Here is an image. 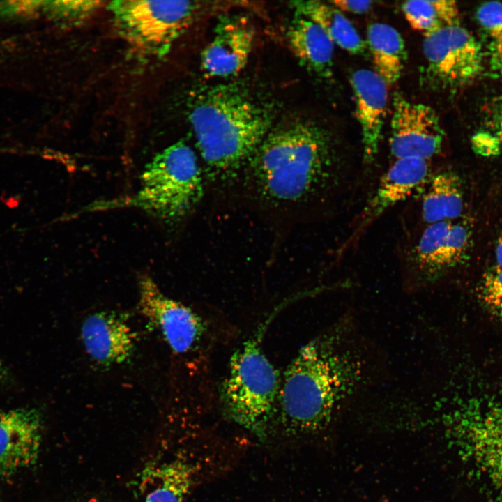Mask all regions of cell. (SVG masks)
<instances>
[{"mask_svg": "<svg viewBox=\"0 0 502 502\" xmlns=\"http://www.w3.org/2000/svg\"><path fill=\"white\" fill-rule=\"evenodd\" d=\"M356 175L322 129L296 119L270 130L240 178L265 212L302 215L335 212L351 192Z\"/></svg>", "mask_w": 502, "mask_h": 502, "instance_id": "6da1fadb", "label": "cell"}, {"mask_svg": "<svg viewBox=\"0 0 502 502\" xmlns=\"http://www.w3.org/2000/svg\"><path fill=\"white\" fill-rule=\"evenodd\" d=\"M370 356L349 318L303 346L281 376L273 420L282 432L296 437L326 429L368 383Z\"/></svg>", "mask_w": 502, "mask_h": 502, "instance_id": "7a4b0ae2", "label": "cell"}, {"mask_svg": "<svg viewBox=\"0 0 502 502\" xmlns=\"http://www.w3.org/2000/svg\"><path fill=\"white\" fill-rule=\"evenodd\" d=\"M190 121L211 181L240 179L248 161L271 129L268 111L240 90L213 86L193 101Z\"/></svg>", "mask_w": 502, "mask_h": 502, "instance_id": "3957f363", "label": "cell"}, {"mask_svg": "<svg viewBox=\"0 0 502 502\" xmlns=\"http://www.w3.org/2000/svg\"><path fill=\"white\" fill-rule=\"evenodd\" d=\"M281 376L257 338L243 342L231 356L220 386L227 416L257 437L264 438L275 415Z\"/></svg>", "mask_w": 502, "mask_h": 502, "instance_id": "277c9868", "label": "cell"}, {"mask_svg": "<svg viewBox=\"0 0 502 502\" xmlns=\"http://www.w3.org/2000/svg\"><path fill=\"white\" fill-rule=\"evenodd\" d=\"M204 176L193 149L183 141L177 142L146 165L140 189L126 201L164 222L175 223L201 201Z\"/></svg>", "mask_w": 502, "mask_h": 502, "instance_id": "5b68a950", "label": "cell"}, {"mask_svg": "<svg viewBox=\"0 0 502 502\" xmlns=\"http://www.w3.org/2000/svg\"><path fill=\"white\" fill-rule=\"evenodd\" d=\"M443 420L462 459L502 497V401L465 400Z\"/></svg>", "mask_w": 502, "mask_h": 502, "instance_id": "8992f818", "label": "cell"}, {"mask_svg": "<svg viewBox=\"0 0 502 502\" xmlns=\"http://www.w3.org/2000/svg\"><path fill=\"white\" fill-rule=\"evenodd\" d=\"M199 7L189 1L118 0L109 5L123 36L158 55L165 54L188 27Z\"/></svg>", "mask_w": 502, "mask_h": 502, "instance_id": "52a82bcc", "label": "cell"}, {"mask_svg": "<svg viewBox=\"0 0 502 502\" xmlns=\"http://www.w3.org/2000/svg\"><path fill=\"white\" fill-rule=\"evenodd\" d=\"M472 234L471 223L466 219L425 225L406 255L410 285L429 288L464 264L469 259Z\"/></svg>", "mask_w": 502, "mask_h": 502, "instance_id": "ba28073f", "label": "cell"}, {"mask_svg": "<svg viewBox=\"0 0 502 502\" xmlns=\"http://www.w3.org/2000/svg\"><path fill=\"white\" fill-rule=\"evenodd\" d=\"M425 81L435 87L455 89L473 82L483 70L479 41L460 25L440 28L425 36Z\"/></svg>", "mask_w": 502, "mask_h": 502, "instance_id": "9c48e42d", "label": "cell"}, {"mask_svg": "<svg viewBox=\"0 0 502 502\" xmlns=\"http://www.w3.org/2000/svg\"><path fill=\"white\" fill-rule=\"evenodd\" d=\"M138 286L139 312L158 329L169 347L178 354L195 349L207 333L203 319L165 295L151 277L142 275Z\"/></svg>", "mask_w": 502, "mask_h": 502, "instance_id": "30bf717a", "label": "cell"}, {"mask_svg": "<svg viewBox=\"0 0 502 502\" xmlns=\"http://www.w3.org/2000/svg\"><path fill=\"white\" fill-rule=\"evenodd\" d=\"M389 146L395 160L418 158L429 161L442 149L443 131L435 112L412 102L400 93L393 100Z\"/></svg>", "mask_w": 502, "mask_h": 502, "instance_id": "8fae6325", "label": "cell"}, {"mask_svg": "<svg viewBox=\"0 0 502 502\" xmlns=\"http://www.w3.org/2000/svg\"><path fill=\"white\" fill-rule=\"evenodd\" d=\"M432 174L428 160H395L359 213L351 235L340 248V254L356 243L367 229L383 214L425 185Z\"/></svg>", "mask_w": 502, "mask_h": 502, "instance_id": "7c38bea8", "label": "cell"}, {"mask_svg": "<svg viewBox=\"0 0 502 502\" xmlns=\"http://www.w3.org/2000/svg\"><path fill=\"white\" fill-rule=\"evenodd\" d=\"M255 31L249 20L241 15L222 17L212 40L201 52L203 71L211 77L238 75L245 67L252 50Z\"/></svg>", "mask_w": 502, "mask_h": 502, "instance_id": "4fadbf2b", "label": "cell"}, {"mask_svg": "<svg viewBox=\"0 0 502 502\" xmlns=\"http://www.w3.org/2000/svg\"><path fill=\"white\" fill-rule=\"evenodd\" d=\"M42 432V418L36 409L0 412V476H11L35 464Z\"/></svg>", "mask_w": 502, "mask_h": 502, "instance_id": "5bb4252c", "label": "cell"}, {"mask_svg": "<svg viewBox=\"0 0 502 502\" xmlns=\"http://www.w3.org/2000/svg\"><path fill=\"white\" fill-rule=\"evenodd\" d=\"M363 146V159L371 165L377 156L386 116V83L375 72L360 69L351 76Z\"/></svg>", "mask_w": 502, "mask_h": 502, "instance_id": "9a60e30c", "label": "cell"}, {"mask_svg": "<svg viewBox=\"0 0 502 502\" xmlns=\"http://www.w3.org/2000/svg\"><path fill=\"white\" fill-rule=\"evenodd\" d=\"M80 335L88 356L100 365L125 363L133 354L134 333L114 312L101 311L87 316L82 324Z\"/></svg>", "mask_w": 502, "mask_h": 502, "instance_id": "2e32d148", "label": "cell"}, {"mask_svg": "<svg viewBox=\"0 0 502 502\" xmlns=\"http://www.w3.org/2000/svg\"><path fill=\"white\" fill-rule=\"evenodd\" d=\"M195 474V467L181 459L149 466L140 478L139 502H185Z\"/></svg>", "mask_w": 502, "mask_h": 502, "instance_id": "e0dca14e", "label": "cell"}, {"mask_svg": "<svg viewBox=\"0 0 502 502\" xmlns=\"http://www.w3.org/2000/svg\"><path fill=\"white\" fill-rule=\"evenodd\" d=\"M286 38L303 66L320 76L330 75L335 44L319 25L296 13L287 29Z\"/></svg>", "mask_w": 502, "mask_h": 502, "instance_id": "ac0fdd59", "label": "cell"}, {"mask_svg": "<svg viewBox=\"0 0 502 502\" xmlns=\"http://www.w3.org/2000/svg\"><path fill=\"white\" fill-rule=\"evenodd\" d=\"M420 204L425 225L454 221L462 216L464 191L459 176L452 171L433 174L426 183Z\"/></svg>", "mask_w": 502, "mask_h": 502, "instance_id": "d6986e66", "label": "cell"}, {"mask_svg": "<svg viewBox=\"0 0 502 502\" xmlns=\"http://www.w3.org/2000/svg\"><path fill=\"white\" fill-rule=\"evenodd\" d=\"M296 14L319 25L334 44L353 54L365 50V44L352 23L332 4L320 1L292 2Z\"/></svg>", "mask_w": 502, "mask_h": 502, "instance_id": "ffe728a7", "label": "cell"}, {"mask_svg": "<svg viewBox=\"0 0 502 502\" xmlns=\"http://www.w3.org/2000/svg\"><path fill=\"white\" fill-rule=\"evenodd\" d=\"M367 42L374 71L386 84L397 82L406 61L404 42L400 33L388 24L373 23L367 28Z\"/></svg>", "mask_w": 502, "mask_h": 502, "instance_id": "44dd1931", "label": "cell"}, {"mask_svg": "<svg viewBox=\"0 0 502 502\" xmlns=\"http://www.w3.org/2000/svg\"><path fill=\"white\" fill-rule=\"evenodd\" d=\"M411 26L427 36L441 27L459 24L455 1L448 0L409 1L402 5Z\"/></svg>", "mask_w": 502, "mask_h": 502, "instance_id": "7402d4cb", "label": "cell"}, {"mask_svg": "<svg viewBox=\"0 0 502 502\" xmlns=\"http://www.w3.org/2000/svg\"><path fill=\"white\" fill-rule=\"evenodd\" d=\"M477 296L483 307L502 321V268L496 265L486 271L478 285Z\"/></svg>", "mask_w": 502, "mask_h": 502, "instance_id": "603a6c76", "label": "cell"}, {"mask_svg": "<svg viewBox=\"0 0 502 502\" xmlns=\"http://www.w3.org/2000/svg\"><path fill=\"white\" fill-rule=\"evenodd\" d=\"M100 3V1H40L39 13L59 20L74 22L84 19Z\"/></svg>", "mask_w": 502, "mask_h": 502, "instance_id": "cb8c5ba5", "label": "cell"}, {"mask_svg": "<svg viewBox=\"0 0 502 502\" xmlns=\"http://www.w3.org/2000/svg\"><path fill=\"white\" fill-rule=\"evenodd\" d=\"M476 16L480 25L488 32L492 40L502 38V3L487 2L477 10Z\"/></svg>", "mask_w": 502, "mask_h": 502, "instance_id": "d4e9b609", "label": "cell"}, {"mask_svg": "<svg viewBox=\"0 0 502 502\" xmlns=\"http://www.w3.org/2000/svg\"><path fill=\"white\" fill-rule=\"evenodd\" d=\"M484 119L487 132L496 138L502 151V91L487 101Z\"/></svg>", "mask_w": 502, "mask_h": 502, "instance_id": "484cf974", "label": "cell"}, {"mask_svg": "<svg viewBox=\"0 0 502 502\" xmlns=\"http://www.w3.org/2000/svg\"><path fill=\"white\" fill-rule=\"evenodd\" d=\"M472 144L474 151L484 156L495 155L501 151L498 141L488 132L473 136Z\"/></svg>", "mask_w": 502, "mask_h": 502, "instance_id": "4316f807", "label": "cell"}, {"mask_svg": "<svg viewBox=\"0 0 502 502\" xmlns=\"http://www.w3.org/2000/svg\"><path fill=\"white\" fill-rule=\"evenodd\" d=\"M330 3L341 12L347 11L355 14H362L371 8L373 1L335 0L330 1Z\"/></svg>", "mask_w": 502, "mask_h": 502, "instance_id": "83f0119b", "label": "cell"}, {"mask_svg": "<svg viewBox=\"0 0 502 502\" xmlns=\"http://www.w3.org/2000/svg\"><path fill=\"white\" fill-rule=\"evenodd\" d=\"M489 65L494 73L502 77V38L492 40L490 44Z\"/></svg>", "mask_w": 502, "mask_h": 502, "instance_id": "f1b7e54d", "label": "cell"}, {"mask_svg": "<svg viewBox=\"0 0 502 502\" xmlns=\"http://www.w3.org/2000/svg\"><path fill=\"white\" fill-rule=\"evenodd\" d=\"M495 257L497 266L502 268V233L497 240L495 249Z\"/></svg>", "mask_w": 502, "mask_h": 502, "instance_id": "f546056e", "label": "cell"}, {"mask_svg": "<svg viewBox=\"0 0 502 502\" xmlns=\"http://www.w3.org/2000/svg\"><path fill=\"white\" fill-rule=\"evenodd\" d=\"M10 379V374L0 359V383H7Z\"/></svg>", "mask_w": 502, "mask_h": 502, "instance_id": "4dcf8cb0", "label": "cell"}]
</instances>
